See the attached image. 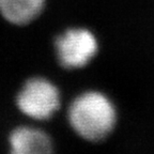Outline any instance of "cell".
I'll use <instances>...</instances> for the list:
<instances>
[{
    "label": "cell",
    "instance_id": "obj_1",
    "mask_svg": "<svg viewBox=\"0 0 154 154\" xmlns=\"http://www.w3.org/2000/svg\"><path fill=\"white\" fill-rule=\"evenodd\" d=\"M69 120L80 137L97 141L107 137L113 130L117 113L107 96L90 91L73 101L69 109Z\"/></svg>",
    "mask_w": 154,
    "mask_h": 154
},
{
    "label": "cell",
    "instance_id": "obj_2",
    "mask_svg": "<svg viewBox=\"0 0 154 154\" xmlns=\"http://www.w3.org/2000/svg\"><path fill=\"white\" fill-rule=\"evenodd\" d=\"M57 87L45 78H31L17 95V106L24 115L36 120L49 119L59 108Z\"/></svg>",
    "mask_w": 154,
    "mask_h": 154
},
{
    "label": "cell",
    "instance_id": "obj_3",
    "mask_svg": "<svg viewBox=\"0 0 154 154\" xmlns=\"http://www.w3.org/2000/svg\"><path fill=\"white\" fill-rule=\"evenodd\" d=\"M56 53L61 65L66 69L82 67L97 53V41L92 32L84 28L69 29L55 42Z\"/></svg>",
    "mask_w": 154,
    "mask_h": 154
},
{
    "label": "cell",
    "instance_id": "obj_4",
    "mask_svg": "<svg viewBox=\"0 0 154 154\" xmlns=\"http://www.w3.org/2000/svg\"><path fill=\"white\" fill-rule=\"evenodd\" d=\"M11 152L15 154L49 153L53 149L51 138L44 132L33 128H18L10 136Z\"/></svg>",
    "mask_w": 154,
    "mask_h": 154
},
{
    "label": "cell",
    "instance_id": "obj_5",
    "mask_svg": "<svg viewBox=\"0 0 154 154\" xmlns=\"http://www.w3.org/2000/svg\"><path fill=\"white\" fill-rule=\"evenodd\" d=\"M44 0H0V13L8 22L25 25L42 12Z\"/></svg>",
    "mask_w": 154,
    "mask_h": 154
}]
</instances>
